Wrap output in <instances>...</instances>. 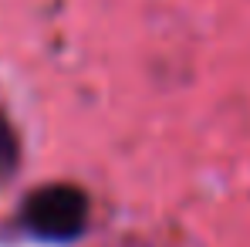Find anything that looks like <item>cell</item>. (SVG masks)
<instances>
[{"label": "cell", "mask_w": 250, "mask_h": 247, "mask_svg": "<svg viewBox=\"0 0 250 247\" xmlns=\"http://www.w3.org/2000/svg\"><path fill=\"white\" fill-rule=\"evenodd\" d=\"M24 220L27 227L47 237V241H68L75 237L88 220V197L78 186L68 183H54V186H41L27 206H24Z\"/></svg>", "instance_id": "6da1fadb"}, {"label": "cell", "mask_w": 250, "mask_h": 247, "mask_svg": "<svg viewBox=\"0 0 250 247\" xmlns=\"http://www.w3.org/2000/svg\"><path fill=\"white\" fill-rule=\"evenodd\" d=\"M14 163H17V135L10 122L0 115V169H10Z\"/></svg>", "instance_id": "7a4b0ae2"}]
</instances>
